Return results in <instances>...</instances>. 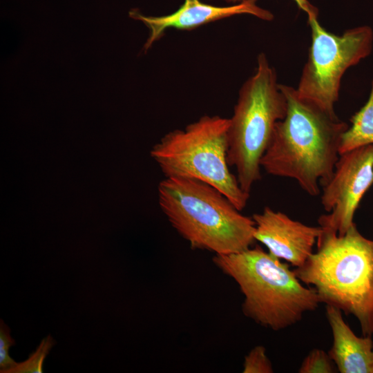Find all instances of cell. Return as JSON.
Here are the masks:
<instances>
[{
    "instance_id": "6da1fadb",
    "label": "cell",
    "mask_w": 373,
    "mask_h": 373,
    "mask_svg": "<svg viewBox=\"0 0 373 373\" xmlns=\"http://www.w3.org/2000/svg\"><path fill=\"white\" fill-rule=\"evenodd\" d=\"M287 103L277 122L260 165L268 174L296 180L312 196L331 178L339 157V144L349 126L301 97L291 86L279 84Z\"/></svg>"
},
{
    "instance_id": "7a4b0ae2",
    "label": "cell",
    "mask_w": 373,
    "mask_h": 373,
    "mask_svg": "<svg viewBox=\"0 0 373 373\" xmlns=\"http://www.w3.org/2000/svg\"><path fill=\"white\" fill-rule=\"evenodd\" d=\"M317 249L294 273L314 287L321 303L358 320L363 336L373 334V240L355 223L343 236L322 227Z\"/></svg>"
},
{
    "instance_id": "3957f363",
    "label": "cell",
    "mask_w": 373,
    "mask_h": 373,
    "mask_svg": "<svg viewBox=\"0 0 373 373\" xmlns=\"http://www.w3.org/2000/svg\"><path fill=\"white\" fill-rule=\"evenodd\" d=\"M159 203L171 226L192 249L226 255L247 249L254 241L255 222L229 198L204 182L165 178Z\"/></svg>"
},
{
    "instance_id": "277c9868",
    "label": "cell",
    "mask_w": 373,
    "mask_h": 373,
    "mask_svg": "<svg viewBox=\"0 0 373 373\" xmlns=\"http://www.w3.org/2000/svg\"><path fill=\"white\" fill-rule=\"evenodd\" d=\"M213 262L238 285L244 314L272 330L294 325L321 303L314 288L303 286L287 265L258 246L215 255Z\"/></svg>"
},
{
    "instance_id": "5b68a950",
    "label": "cell",
    "mask_w": 373,
    "mask_h": 373,
    "mask_svg": "<svg viewBox=\"0 0 373 373\" xmlns=\"http://www.w3.org/2000/svg\"><path fill=\"white\" fill-rule=\"evenodd\" d=\"M287 110L276 70L260 53L254 73L239 91L228 130V162L236 169L238 183L247 193L260 180L262 157Z\"/></svg>"
},
{
    "instance_id": "8992f818",
    "label": "cell",
    "mask_w": 373,
    "mask_h": 373,
    "mask_svg": "<svg viewBox=\"0 0 373 373\" xmlns=\"http://www.w3.org/2000/svg\"><path fill=\"white\" fill-rule=\"evenodd\" d=\"M229 118L204 115L166 134L151 154L165 178L198 180L222 192L242 211L249 193L240 187L227 159Z\"/></svg>"
},
{
    "instance_id": "52a82bcc",
    "label": "cell",
    "mask_w": 373,
    "mask_h": 373,
    "mask_svg": "<svg viewBox=\"0 0 373 373\" xmlns=\"http://www.w3.org/2000/svg\"><path fill=\"white\" fill-rule=\"evenodd\" d=\"M317 16L308 15L312 43L296 90L303 99L335 115L342 77L370 54L373 32L363 26L336 35L323 28Z\"/></svg>"
},
{
    "instance_id": "ba28073f",
    "label": "cell",
    "mask_w": 373,
    "mask_h": 373,
    "mask_svg": "<svg viewBox=\"0 0 373 373\" xmlns=\"http://www.w3.org/2000/svg\"><path fill=\"white\" fill-rule=\"evenodd\" d=\"M373 184V144L342 153L329 180L322 186L321 201L329 213L319 226L344 235L354 222L361 199Z\"/></svg>"
},
{
    "instance_id": "9c48e42d",
    "label": "cell",
    "mask_w": 373,
    "mask_h": 373,
    "mask_svg": "<svg viewBox=\"0 0 373 373\" xmlns=\"http://www.w3.org/2000/svg\"><path fill=\"white\" fill-rule=\"evenodd\" d=\"M251 218L255 222V240L264 245L271 254L296 267L313 254L322 231L321 226L306 225L268 207Z\"/></svg>"
},
{
    "instance_id": "30bf717a",
    "label": "cell",
    "mask_w": 373,
    "mask_h": 373,
    "mask_svg": "<svg viewBox=\"0 0 373 373\" xmlns=\"http://www.w3.org/2000/svg\"><path fill=\"white\" fill-rule=\"evenodd\" d=\"M257 0H242L229 6H216L200 0H184L174 12L160 17H146L133 9L129 16L142 21L149 29V36L144 46L147 51L168 28L192 30L210 22L237 15L249 14L263 20H271L273 15L258 7Z\"/></svg>"
},
{
    "instance_id": "8fae6325",
    "label": "cell",
    "mask_w": 373,
    "mask_h": 373,
    "mask_svg": "<svg viewBox=\"0 0 373 373\" xmlns=\"http://www.w3.org/2000/svg\"><path fill=\"white\" fill-rule=\"evenodd\" d=\"M333 344L328 352L341 373H373V342L370 336H357L344 321L342 311L326 305Z\"/></svg>"
},
{
    "instance_id": "7c38bea8",
    "label": "cell",
    "mask_w": 373,
    "mask_h": 373,
    "mask_svg": "<svg viewBox=\"0 0 373 373\" xmlns=\"http://www.w3.org/2000/svg\"><path fill=\"white\" fill-rule=\"evenodd\" d=\"M352 125L343 133L339 155L354 149L373 144V79L365 104L350 119Z\"/></svg>"
},
{
    "instance_id": "4fadbf2b",
    "label": "cell",
    "mask_w": 373,
    "mask_h": 373,
    "mask_svg": "<svg viewBox=\"0 0 373 373\" xmlns=\"http://www.w3.org/2000/svg\"><path fill=\"white\" fill-rule=\"evenodd\" d=\"M55 341L50 336L44 338L29 358L8 369L5 373H42L43 363Z\"/></svg>"
},
{
    "instance_id": "5bb4252c",
    "label": "cell",
    "mask_w": 373,
    "mask_h": 373,
    "mask_svg": "<svg viewBox=\"0 0 373 373\" xmlns=\"http://www.w3.org/2000/svg\"><path fill=\"white\" fill-rule=\"evenodd\" d=\"M335 364L328 353L321 349H313L303 359L299 373H333Z\"/></svg>"
},
{
    "instance_id": "9a60e30c",
    "label": "cell",
    "mask_w": 373,
    "mask_h": 373,
    "mask_svg": "<svg viewBox=\"0 0 373 373\" xmlns=\"http://www.w3.org/2000/svg\"><path fill=\"white\" fill-rule=\"evenodd\" d=\"M272 364L263 346L254 347L245 357L243 373H272Z\"/></svg>"
},
{
    "instance_id": "2e32d148",
    "label": "cell",
    "mask_w": 373,
    "mask_h": 373,
    "mask_svg": "<svg viewBox=\"0 0 373 373\" xmlns=\"http://www.w3.org/2000/svg\"><path fill=\"white\" fill-rule=\"evenodd\" d=\"M15 344V340L10 334V329L1 320L0 322V368L1 372L5 373L6 370L15 366L17 363L9 356V348Z\"/></svg>"
},
{
    "instance_id": "e0dca14e",
    "label": "cell",
    "mask_w": 373,
    "mask_h": 373,
    "mask_svg": "<svg viewBox=\"0 0 373 373\" xmlns=\"http://www.w3.org/2000/svg\"><path fill=\"white\" fill-rule=\"evenodd\" d=\"M227 2L236 3L238 1H242V0H224ZM297 6L303 11H305L307 15L311 14H318V10L314 6H313L307 0H294Z\"/></svg>"
}]
</instances>
